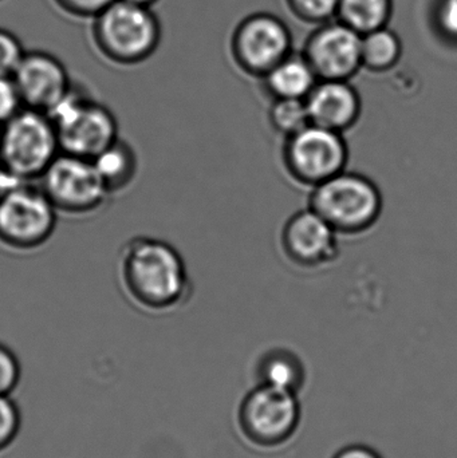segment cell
<instances>
[{
	"instance_id": "cell-31",
	"label": "cell",
	"mask_w": 457,
	"mask_h": 458,
	"mask_svg": "<svg viewBox=\"0 0 457 458\" xmlns=\"http://www.w3.org/2000/svg\"><path fill=\"white\" fill-rule=\"evenodd\" d=\"M0 128H2V125H0Z\"/></svg>"
},
{
	"instance_id": "cell-29",
	"label": "cell",
	"mask_w": 457,
	"mask_h": 458,
	"mask_svg": "<svg viewBox=\"0 0 457 458\" xmlns=\"http://www.w3.org/2000/svg\"><path fill=\"white\" fill-rule=\"evenodd\" d=\"M18 179L13 176V174H8L2 165H0V200L10 192L13 188H15L16 185L21 184Z\"/></svg>"
},
{
	"instance_id": "cell-10",
	"label": "cell",
	"mask_w": 457,
	"mask_h": 458,
	"mask_svg": "<svg viewBox=\"0 0 457 458\" xmlns=\"http://www.w3.org/2000/svg\"><path fill=\"white\" fill-rule=\"evenodd\" d=\"M230 47L236 66L244 74L262 80L292 53V31L274 13H251L233 30Z\"/></svg>"
},
{
	"instance_id": "cell-15",
	"label": "cell",
	"mask_w": 457,
	"mask_h": 458,
	"mask_svg": "<svg viewBox=\"0 0 457 458\" xmlns=\"http://www.w3.org/2000/svg\"><path fill=\"white\" fill-rule=\"evenodd\" d=\"M262 81L273 99H305L319 80L303 54L292 51Z\"/></svg>"
},
{
	"instance_id": "cell-22",
	"label": "cell",
	"mask_w": 457,
	"mask_h": 458,
	"mask_svg": "<svg viewBox=\"0 0 457 458\" xmlns=\"http://www.w3.org/2000/svg\"><path fill=\"white\" fill-rule=\"evenodd\" d=\"M21 427V414L10 395H0V452L13 445Z\"/></svg>"
},
{
	"instance_id": "cell-20",
	"label": "cell",
	"mask_w": 457,
	"mask_h": 458,
	"mask_svg": "<svg viewBox=\"0 0 457 458\" xmlns=\"http://www.w3.org/2000/svg\"><path fill=\"white\" fill-rule=\"evenodd\" d=\"M268 120L274 131L284 139L310 125L305 99H274Z\"/></svg>"
},
{
	"instance_id": "cell-12",
	"label": "cell",
	"mask_w": 457,
	"mask_h": 458,
	"mask_svg": "<svg viewBox=\"0 0 457 458\" xmlns=\"http://www.w3.org/2000/svg\"><path fill=\"white\" fill-rule=\"evenodd\" d=\"M338 236L313 209H303L284 223L281 248L287 260L298 268H324L340 256Z\"/></svg>"
},
{
	"instance_id": "cell-13",
	"label": "cell",
	"mask_w": 457,
	"mask_h": 458,
	"mask_svg": "<svg viewBox=\"0 0 457 458\" xmlns=\"http://www.w3.org/2000/svg\"><path fill=\"white\" fill-rule=\"evenodd\" d=\"M23 107L47 113L70 90L64 64L46 51H26L13 74Z\"/></svg>"
},
{
	"instance_id": "cell-25",
	"label": "cell",
	"mask_w": 457,
	"mask_h": 458,
	"mask_svg": "<svg viewBox=\"0 0 457 458\" xmlns=\"http://www.w3.org/2000/svg\"><path fill=\"white\" fill-rule=\"evenodd\" d=\"M21 368L15 352L0 344V395H11L21 382Z\"/></svg>"
},
{
	"instance_id": "cell-18",
	"label": "cell",
	"mask_w": 457,
	"mask_h": 458,
	"mask_svg": "<svg viewBox=\"0 0 457 458\" xmlns=\"http://www.w3.org/2000/svg\"><path fill=\"white\" fill-rule=\"evenodd\" d=\"M394 0H340L335 19L360 35L388 26Z\"/></svg>"
},
{
	"instance_id": "cell-11",
	"label": "cell",
	"mask_w": 457,
	"mask_h": 458,
	"mask_svg": "<svg viewBox=\"0 0 457 458\" xmlns=\"http://www.w3.org/2000/svg\"><path fill=\"white\" fill-rule=\"evenodd\" d=\"M361 39L359 32L333 19L318 24L302 54L319 81H351L362 69Z\"/></svg>"
},
{
	"instance_id": "cell-19",
	"label": "cell",
	"mask_w": 457,
	"mask_h": 458,
	"mask_svg": "<svg viewBox=\"0 0 457 458\" xmlns=\"http://www.w3.org/2000/svg\"><path fill=\"white\" fill-rule=\"evenodd\" d=\"M402 54V40L388 26L362 35V69L373 72H388L399 64Z\"/></svg>"
},
{
	"instance_id": "cell-24",
	"label": "cell",
	"mask_w": 457,
	"mask_h": 458,
	"mask_svg": "<svg viewBox=\"0 0 457 458\" xmlns=\"http://www.w3.org/2000/svg\"><path fill=\"white\" fill-rule=\"evenodd\" d=\"M24 53L26 51L16 35L0 29V77H13Z\"/></svg>"
},
{
	"instance_id": "cell-26",
	"label": "cell",
	"mask_w": 457,
	"mask_h": 458,
	"mask_svg": "<svg viewBox=\"0 0 457 458\" xmlns=\"http://www.w3.org/2000/svg\"><path fill=\"white\" fill-rule=\"evenodd\" d=\"M23 107L13 77H0V125Z\"/></svg>"
},
{
	"instance_id": "cell-2",
	"label": "cell",
	"mask_w": 457,
	"mask_h": 458,
	"mask_svg": "<svg viewBox=\"0 0 457 458\" xmlns=\"http://www.w3.org/2000/svg\"><path fill=\"white\" fill-rule=\"evenodd\" d=\"M91 37L105 59L121 66H133L157 50L161 23L152 7L114 0L93 19Z\"/></svg>"
},
{
	"instance_id": "cell-4",
	"label": "cell",
	"mask_w": 457,
	"mask_h": 458,
	"mask_svg": "<svg viewBox=\"0 0 457 458\" xmlns=\"http://www.w3.org/2000/svg\"><path fill=\"white\" fill-rule=\"evenodd\" d=\"M59 153L55 126L39 110L21 107L0 128V165L19 182L39 180Z\"/></svg>"
},
{
	"instance_id": "cell-30",
	"label": "cell",
	"mask_w": 457,
	"mask_h": 458,
	"mask_svg": "<svg viewBox=\"0 0 457 458\" xmlns=\"http://www.w3.org/2000/svg\"><path fill=\"white\" fill-rule=\"evenodd\" d=\"M126 2L134 3V4L140 5H147V7H152L155 3H157L158 0H126Z\"/></svg>"
},
{
	"instance_id": "cell-21",
	"label": "cell",
	"mask_w": 457,
	"mask_h": 458,
	"mask_svg": "<svg viewBox=\"0 0 457 458\" xmlns=\"http://www.w3.org/2000/svg\"><path fill=\"white\" fill-rule=\"evenodd\" d=\"M340 0H286L292 15L305 23L322 24L335 19Z\"/></svg>"
},
{
	"instance_id": "cell-9",
	"label": "cell",
	"mask_w": 457,
	"mask_h": 458,
	"mask_svg": "<svg viewBox=\"0 0 457 458\" xmlns=\"http://www.w3.org/2000/svg\"><path fill=\"white\" fill-rule=\"evenodd\" d=\"M39 182L58 215L88 216L99 211L109 199L93 161L78 156L59 153Z\"/></svg>"
},
{
	"instance_id": "cell-16",
	"label": "cell",
	"mask_w": 457,
	"mask_h": 458,
	"mask_svg": "<svg viewBox=\"0 0 457 458\" xmlns=\"http://www.w3.org/2000/svg\"><path fill=\"white\" fill-rule=\"evenodd\" d=\"M91 161L109 196L125 192L139 174L136 150L120 137Z\"/></svg>"
},
{
	"instance_id": "cell-8",
	"label": "cell",
	"mask_w": 457,
	"mask_h": 458,
	"mask_svg": "<svg viewBox=\"0 0 457 458\" xmlns=\"http://www.w3.org/2000/svg\"><path fill=\"white\" fill-rule=\"evenodd\" d=\"M58 212L39 185L21 182L0 200V244L15 252H31L47 244Z\"/></svg>"
},
{
	"instance_id": "cell-28",
	"label": "cell",
	"mask_w": 457,
	"mask_h": 458,
	"mask_svg": "<svg viewBox=\"0 0 457 458\" xmlns=\"http://www.w3.org/2000/svg\"><path fill=\"white\" fill-rule=\"evenodd\" d=\"M332 458H383L377 451L362 444H353L340 449Z\"/></svg>"
},
{
	"instance_id": "cell-27",
	"label": "cell",
	"mask_w": 457,
	"mask_h": 458,
	"mask_svg": "<svg viewBox=\"0 0 457 458\" xmlns=\"http://www.w3.org/2000/svg\"><path fill=\"white\" fill-rule=\"evenodd\" d=\"M64 13L75 18L94 19L114 0H54Z\"/></svg>"
},
{
	"instance_id": "cell-1",
	"label": "cell",
	"mask_w": 457,
	"mask_h": 458,
	"mask_svg": "<svg viewBox=\"0 0 457 458\" xmlns=\"http://www.w3.org/2000/svg\"><path fill=\"white\" fill-rule=\"evenodd\" d=\"M117 279L126 301L144 314H171L192 293L184 259L158 237L134 236L121 247Z\"/></svg>"
},
{
	"instance_id": "cell-23",
	"label": "cell",
	"mask_w": 457,
	"mask_h": 458,
	"mask_svg": "<svg viewBox=\"0 0 457 458\" xmlns=\"http://www.w3.org/2000/svg\"><path fill=\"white\" fill-rule=\"evenodd\" d=\"M432 23L440 37L447 42L457 43V0H436Z\"/></svg>"
},
{
	"instance_id": "cell-3",
	"label": "cell",
	"mask_w": 457,
	"mask_h": 458,
	"mask_svg": "<svg viewBox=\"0 0 457 458\" xmlns=\"http://www.w3.org/2000/svg\"><path fill=\"white\" fill-rule=\"evenodd\" d=\"M309 208L340 236H357L377 225L383 195L369 177L345 169L310 190Z\"/></svg>"
},
{
	"instance_id": "cell-17",
	"label": "cell",
	"mask_w": 457,
	"mask_h": 458,
	"mask_svg": "<svg viewBox=\"0 0 457 458\" xmlns=\"http://www.w3.org/2000/svg\"><path fill=\"white\" fill-rule=\"evenodd\" d=\"M258 384L300 394L306 384V370L298 357L284 350L268 352L258 365Z\"/></svg>"
},
{
	"instance_id": "cell-7",
	"label": "cell",
	"mask_w": 457,
	"mask_h": 458,
	"mask_svg": "<svg viewBox=\"0 0 457 458\" xmlns=\"http://www.w3.org/2000/svg\"><path fill=\"white\" fill-rule=\"evenodd\" d=\"M348 160L343 134L313 123L286 137L282 149L287 176L310 190L345 171Z\"/></svg>"
},
{
	"instance_id": "cell-6",
	"label": "cell",
	"mask_w": 457,
	"mask_h": 458,
	"mask_svg": "<svg viewBox=\"0 0 457 458\" xmlns=\"http://www.w3.org/2000/svg\"><path fill=\"white\" fill-rule=\"evenodd\" d=\"M302 419L294 393L258 384L239 403L236 422L247 443L263 451L286 445L297 435Z\"/></svg>"
},
{
	"instance_id": "cell-5",
	"label": "cell",
	"mask_w": 457,
	"mask_h": 458,
	"mask_svg": "<svg viewBox=\"0 0 457 458\" xmlns=\"http://www.w3.org/2000/svg\"><path fill=\"white\" fill-rule=\"evenodd\" d=\"M46 114L58 134L61 153L93 160L118 139V123L109 107L72 86Z\"/></svg>"
},
{
	"instance_id": "cell-14",
	"label": "cell",
	"mask_w": 457,
	"mask_h": 458,
	"mask_svg": "<svg viewBox=\"0 0 457 458\" xmlns=\"http://www.w3.org/2000/svg\"><path fill=\"white\" fill-rule=\"evenodd\" d=\"M305 104L310 123L343 134L359 123L362 110L361 97L349 81H318Z\"/></svg>"
}]
</instances>
